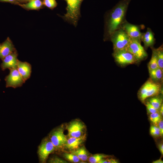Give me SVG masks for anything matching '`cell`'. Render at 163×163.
<instances>
[{
  "label": "cell",
  "mask_w": 163,
  "mask_h": 163,
  "mask_svg": "<svg viewBox=\"0 0 163 163\" xmlns=\"http://www.w3.org/2000/svg\"><path fill=\"white\" fill-rule=\"evenodd\" d=\"M56 150L55 147L49 137L43 139L38 148L37 154L40 162L45 163L49 155Z\"/></svg>",
  "instance_id": "5b68a950"
},
{
  "label": "cell",
  "mask_w": 163,
  "mask_h": 163,
  "mask_svg": "<svg viewBox=\"0 0 163 163\" xmlns=\"http://www.w3.org/2000/svg\"><path fill=\"white\" fill-rule=\"evenodd\" d=\"M68 136L69 137H79L85 135V125L79 120L71 122L67 126Z\"/></svg>",
  "instance_id": "30bf717a"
},
{
  "label": "cell",
  "mask_w": 163,
  "mask_h": 163,
  "mask_svg": "<svg viewBox=\"0 0 163 163\" xmlns=\"http://www.w3.org/2000/svg\"><path fill=\"white\" fill-rule=\"evenodd\" d=\"M141 41L143 42L145 47L146 48L153 45L155 39L154 34L150 28H148L146 31L142 33Z\"/></svg>",
  "instance_id": "2e32d148"
},
{
  "label": "cell",
  "mask_w": 163,
  "mask_h": 163,
  "mask_svg": "<svg viewBox=\"0 0 163 163\" xmlns=\"http://www.w3.org/2000/svg\"><path fill=\"white\" fill-rule=\"evenodd\" d=\"M152 54L151 59L148 64V68L149 72L158 67L156 49H152Z\"/></svg>",
  "instance_id": "ffe728a7"
},
{
  "label": "cell",
  "mask_w": 163,
  "mask_h": 163,
  "mask_svg": "<svg viewBox=\"0 0 163 163\" xmlns=\"http://www.w3.org/2000/svg\"><path fill=\"white\" fill-rule=\"evenodd\" d=\"M131 0H121L107 13L105 22L104 40H110L114 31L121 28L126 21V12Z\"/></svg>",
  "instance_id": "6da1fadb"
},
{
  "label": "cell",
  "mask_w": 163,
  "mask_h": 163,
  "mask_svg": "<svg viewBox=\"0 0 163 163\" xmlns=\"http://www.w3.org/2000/svg\"><path fill=\"white\" fill-rule=\"evenodd\" d=\"M18 0H0V2L13 3Z\"/></svg>",
  "instance_id": "d6a6232c"
},
{
  "label": "cell",
  "mask_w": 163,
  "mask_h": 163,
  "mask_svg": "<svg viewBox=\"0 0 163 163\" xmlns=\"http://www.w3.org/2000/svg\"><path fill=\"white\" fill-rule=\"evenodd\" d=\"M163 70L159 68L149 72L150 78L155 82H159L163 78Z\"/></svg>",
  "instance_id": "ac0fdd59"
},
{
  "label": "cell",
  "mask_w": 163,
  "mask_h": 163,
  "mask_svg": "<svg viewBox=\"0 0 163 163\" xmlns=\"http://www.w3.org/2000/svg\"><path fill=\"white\" fill-rule=\"evenodd\" d=\"M24 0L26 1H29L31 0Z\"/></svg>",
  "instance_id": "8d00e7d4"
},
{
  "label": "cell",
  "mask_w": 163,
  "mask_h": 163,
  "mask_svg": "<svg viewBox=\"0 0 163 163\" xmlns=\"http://www.w3.org/2000/svg\"><path fill=\"white\" fill-rule=\"evenodd\" d=\"M107 157V156L104 154H96L89 157L88 160L91 163H99L101 161Z\"/></svg>",
  "instance_id": "603a6c76"
},
{
  "label": "cell",
  "mask_w": 163,
  "mask_h": 163,
  "mask_svg": "<svg viewBox=\"0 0 163 163\" xmlns=\"http://www.w3.org/2000/svg\"><path fill=\"white\" fill-rule=\"evenodd\" d=\"M42 3L43 5L51 9L54 8L57 5L55 0H43Z\"/></svg>",
  "instance_id": "484cf974"
},
{
  "label": "cell",
  "mask_w": 163,
  "mask_h": 163,
  "mask_svg": "<svg viewBox=\"0 0 163 163\" xmlns=\"http://www.w3.org/2000/svg\"><path fill=\"white\" fill-rule=\"evenodd\" d=\"M83 0H65L67 4L64 20L75 26L77 25L80 16V7Z\"/></svg>",
  "instance_id": "7a4b0ae2"
},
{
  "label": "cell",
  "mask_w": 163,
  "mask_h": 163,
  "mask_svg": "<svg viewBox=\"0 0 163 163\" xmlns=\"http://www.w3.org/2000/svg\"><path fill=\"white\" fill-rule=\"evenodd\" d=\"M135 57L137 62L140 61L147 58L148 54L141 42L131 39L126 49Z\"/></svg>",
  "instance_id": "52a82bcc"
},
{
  "label": "cell",
  "mask_w": 163,
  "mask_h": 163,
  "mask_svg": "<svg viewBox=\"0 0 163 163\" xmlns=\"http://www.w3.org/2000/svg\"><path fill=\"white\" fill-rule=\"evenodd\" d=\"M161 119V116L159 112L151 113L149 117L150 121L156 125Z\"/></svg>",
  "instance_id": "d4e9b609"
},
{
  "label": "cell",
  "mask_w": 163,
  "mask_h": 163,
  "mask_svg": "<svg viewBox=\"0 0 163 163\" xmlns=\"http://www.w3.org/2000/svg\"><path fill=\"white\" fill-rule=\"evenodd\" d=\"M160 113L162 116H163V105L162 104L160 108Z\"/></svg>",
  "instance_id": "e575fe53"
},
{
  "label": "cell",
  "mask_w": 163,
  "mask_h": 163,
  "mask_svg": "<svg viewBox=\"0 0 163 163\" xmlns=\"http://www.w3.org/2000/svg\"><path fill=\"white\" fill-rule=\"evenodd\" d=\"M158 148L161 155H163V144L162 143L158 145Z\"/></svg>",
  "instance_id": "1f68e13d"
},
{
  "label": "cell",
  "mask_w": 163,
  "mask_h": 163,
  "mask_svg": "<svg viewBox=\"0 0 163 163\" xmlns=\"http://www.w3.org/2000/svg\"><path fill=\"white\" fill-rule=\"evenodd\" d=\"M12 42L9 37L0 45V59L5 57L16 51Z\"/></svg>",
  "instance_id": "5bb4252c"
},
{
  "label": "cell",
  "mask_w": 163,
  "mask_h": 163,
  "mask_svg": "<svg viewBox=\"0 0 163 163\" xmlns=\"http://www.w3.org/2000/svg\"><path fill=\"white\" fill-rule=\"evenodd\" d=\"M71 153L76 155L83 161H87L88 154L84 146L79 147L76 150L71 151Z\"/></svg>",
  "instance_id": "d6986e66"
},
{
  "label": "cell",
  "mask_w": 163,
  "mask_h": 163,
  "mask_svg": "<svg viewBox=\"0 0 163 163\" xmlns=\"http://www.w3.org/2000/svg\"><path fill=\"white\" fill-rule=\"evenodd\" d=\"M161 90V85L159 82H154L150 78L142 85L138 93L139 98L144 102L148 98L158 95Z\"/></svg>",
  "instance_id": "3957f363"
},
{
  "label": "cell",
  "mask_w": 163,
  "mask_h": 163,
  "mask_svg": "<svg viewBox=\"0 0 163 163\" xmlns=\"http://www.w3.org/2000/svg\"><path fill=\"white\" fill-rule=\"evenodd\" d=\"M9 74L6 77L7 87L16 88L21 87L25 82L19 73L17 67L10 69Z\"/></svg>",
  "instance_id": "9c48e42d"
},
{
  "label": "cell",
  "mask_w": 163,
  "mask_h": 163,
  "mask_svg": "<svg viewBox=\"0 0 163 163\" xmlns=\"http://www.w3.org/2000/svg\"><path fill=\"white\" fill-rule=\"evenodd\" d=\"M63 128L62 126H60L54 129L49 137L56 150L62 148L66 145L67 139L64 133Z\"/></svg>",
  "instance_id": "8992f818"
},
{
  "label": "cell",
  "mask_w": 163,
  "mask_h": 163,
  "mask_svg": "<svg viewBox=\"0 0 163 163\" xmlns=\"http://www.w3.org/2000/svg\"></svg>",
  "instance_id": "74e56055"
},
{
  "label": "cell",
  "mask_w": 163,
  "mask_h": 163,
  "mask_svg": "<svg viewBox=\"0 0 163 163\" xmlns=\"http://www.w3.org/2000/svg\"><path fill=\"white\" fill-rule=\"evenodd\" d=\"M18 54L16 50L5 57L2 59L1 67L3 70L17 67L18 61Z\"/></svg>",
  "instance_id": "7c38bea8"
},
{
  "label": "cell",
  "mask_w": 163,
  "mask_h": 163,
  "mask_svg": "<svg viewBox=\"0 0 163 163\" xmlns=\"http://www.w3.org/2000/svg\"><path fill=\"white\" fill-rule=\"evenodd\" d=\"M50 163H67L68 162L57 156H53L50 158L48 161Z\"/></svg>",
  "instance_id": "4316f807"
},
{
  "label": "cell",
  "mask_w": 163,
  "mask_h": 163,
  "mask_svg": "<svg viewBox=\"0 0 163 163\" xmlns=\"http://www.w3.org/2000/svg\"><path fill=\"white\" fill-rule=\"evenodd\" d=\"M150 133L151 134L155 136H157L160 135L159 131H155L151 128H150Z\"/></svg>",
  "instance_id": "4dcf8cb0"
},
{
  "label": "cell",
  "mask_w": 163,
  "mask_h": 163,
  "mask_svg": "<svg viewBox=\"0 0 163 163\" xmlns=\"http://www.w3.org/2000/svg\"><path fill=\"white\" fill-rule=\"evenodd\" d=\"M150 128L155 131H159L160 132V129L158 127L155 126H152Z\"/></svg>",
  "instance_id": "836d02e7"
},
{
  "label": "cell",
  "mask_w": 163,
  "mask_h": 163,
  "mask_svg": "<svg viewBox=\"0 0 163 163\" xmlns=\"http://www.w3.org/2000/svg\"><path fill=\"white\" fill-rule=\"evenodd\" d=\"M21 7L27 10H38L41 8L43 5L40 0H31L26 4H19Z\"/></svg>",
  "instance_id": "e0dca14e"
},
{
  "label": "cell",
  "mask_w": 163,
  "mask_h": 163,
  "mask_svg": "<svg viewBox=\"0 0 163 163\" xmlns=\"http://www.w3.org/2000/svg\"><path fill=\"white\" fill-rule=\"evenodd\" d=\"M113 56L115 61L121 66L138 62L134 56L126 49L113 52Z\"/></svg>",
  "instance_id": "ba28073f"
},
{
  "label": "cell",
  "mask_w": 163,
  "mask_h": 163,
  "mask_svg": "<svg viewBox=\"0 0 163 163\" xmlns=\"http://www.w3.org/2000/svg\"><path fill=\"white\" fill-rule=\"evenodd\" d=\"M110 40L113 43V52L126 49L131 39L122 28L118 29L111 35Z\"/></svg>",
  "instance_id": "277c9868"
},
{
  "label": "cell",
  "mask_w": 163,
  "mask_h": 163,
  "mask_svg": "<svg viewBox=\"0 0 163 163\" xmlns=\"http://www.w3.org/2000/svg\"><path fill=\"white\" fill-rule=\"evenodd\" d=\"M63 157L69 161L77 163L80 161V159L75 155L72 153H65L63 154Z\"/></svg>",
  "instance_id": "cb8c5ba5"
},
{
  "label": "cell",
  "mask_w": 163,
  "mask_h": 163,
  "mask_svg": "<svg viewBox=\"0 0 163 163\" xmlns=\"http://www.w3.org/2000/svg\"><path fill=\"white\" fill-rule=\"evenodd\" d=\"M163 161L161 159H159L153 161L152 163H163Z\"/></svg>",
  "instance_id": "d590c367"
},
{
  "label": "cell",
  "mask_w": 163,
  "mask_h": 163,
  "mask_svg": "<svg viewBox=\"0 0 163 163\" xmlns=\"http://www.w3.org/2000/svg\"><path fill=\"white\" fill-rule=\"evenodd\" d=\"M158 127L160 129V135L163 136V121L162 119L158 123Z\"/></svg>",
  "instance_id": "f546056e"
},
{
  "label": "cell",
  "mask_w": 163,
  "mask_h": 163,
  "mask_svg": "<svg viewBox=\"0 0 163 163\" xmlns=\"http://www.w3.org/2000/svg\"><path fill=\"white\" fill-rule=\"evenodd\" d=\"M17 68L25 82L30 78L31 72V66L30 63L18 60Z\"/></svg>",
  "instance_id": "4fadbf2b"
},
{
  "label": "cell",
  "mask_w": 163,
  "mask_h": 163,
  "mask_svg": "<svg viewBox=\"0 0 163 163\" xmlns=\"http://www.w3.org/2000/svg\"><path fill=\"white\" fill-rule=\"evenodd\" d=\"M86 139L85 134L79 137H69L67 139L65 147L71 151L78 149Z\"/></svg>",
  "instance_id": "9a60e30c"
},
{
  "label": "cell",
  "mask_w": 163,
  "mask_h": 163,
  "mask_svg": "<svg viewBox=\"0 0 163 163\" xmlns=\"http://www.w3.org/2000/svg\"><path fill=\"white\" fill-rule=\"evenodd\" d=\"M158 67L163 70V49L162 45L155 49Z\"/></svg>",
  "instance_id": "44dd1931"
},
{
  "label": "cell",
  "mask_w": 163,
  "mask_h": 163,
  "mask_svg": "<svg viewBox=\"0 0 163 163\" xmlns=\"http://www.w3.org/2000/svg\"><path fill=\"white\" fill-rule=\"evenodd\" d=\"M140 28L139 26L131 24L126 21L121 27L131 39L136 40L141 42L142 33L140 32Z\"/></svg>",
  "instance_id": "8fae6325"
},
{
  "label": "cell",
  "mask_w": 163,
  "mask_h": 163,
  "mask_svg": "<svg viewBox=\"0 0 163 163\" xmlns=\"http://www.w3.org/2000/svg\"><path fill=\"white\" fill-rule=\"evenodd\" d=\"M118 161L116 159L112 158L105 159H104L101 161L99 163H118Z\"/></svg>",
  "instance_id": "f1b7e54d"
},
{
  "label": "cell",
  "mask_w": 163,
  "mask_h": 163,
  "mask_svg": "<svg viewBox=\"0 0 163 163\" xmlns=\"http://www.w3.org/2000/svg\"><path fill=\"white\" fill-rule=\"evenodd\" d=\"M146 106L149 113L151 114L158 112V110L155 108L149 102L146 103Z\"/></svg>",
  "instance_id": "83f0119b"
},
{
  "label": "cell",
  "mask_w": 163,
  "mask_h": 163,
  "mask_svg": "<svg viewBox=\"0 0 163 163\" xmlns=\"http://www.w3.org/2000/svg\"><path fill=\"white\" fill-rule=\"evenodd\" d=\"M149 102L156 109L158 110L161 105L162 99L159 97H155L151 98Z\"/></svg>",
  "instance_id": "7402d4cb"
}]
</instances>
